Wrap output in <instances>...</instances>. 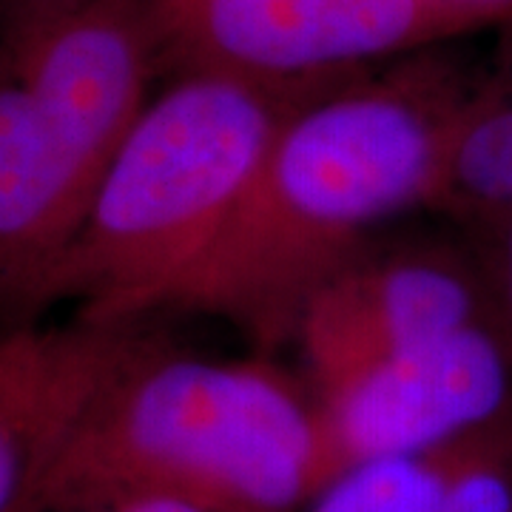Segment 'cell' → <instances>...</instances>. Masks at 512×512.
Returning <instances> with one entry per match:
<instances>
[{
	"label": "cell",
	"instance_id": "1",
	"mask_svg": "<svg viewBox=\"0 0 512 512\" xmlns=\"http://www.w3.org/2000/svg\"><path fill=\"white\" fill-rule=\"evenodd\" d=\"M476 83L436 46L316 86L276 128L174 311L222 319L262 356L293 342L308 302L382 222L439 208Z\"/></svg>",
	"mask_w": 512,
	"mask_h": 512
},
{
	"label": "cell",
	"instance_id": "2",
	"mask_svg": "<svg viewBox=\"0 0 512 512\" xmlns=\"http://www.w3.org/2000/svg\"><path fill=\"white\" fill-rule=\"evenodd\" d=\"M322 487L311 387L268 359H211L154 336L86 410L23 512L137 498L302 512Z\"/></svg>",
	"mask_w": 512,
	"mask_h": 512
},
{
	"label": "cell",
	"instance_id": "3",
	"mask_svg": "<svg viewBox=\"0 0 512 512\" xmlns=\"http://www.w3.org/2000/svg\"><path fill=\"white\" fill-rule=\"evenodd\" d=\"M328 80L168 77L106 168L43 311L74 302L77 319L100 325H143L151 313L174 311L234 217L276 128Z\"/></svg>",
	"mask_w": 512,
	"mask_h": 512
},
{
	"label": "cell",
	"instance_id": "4",
	"mask_svg": "<svg viewBox=\"0 0 512 512\" xmlns=\"http://www.w3.org/2000/svg\"><path fill=\"white\" fill-rule=\"evenodd\" d=\"M163 74L305 83L495 29L450 0H154Z\"/></svg>",
	"mask_w": 512,
	"mask_h": 512
},
{
	"label": "cell",
	"instance_id": "5",
	"mask_svg": "<svg viewBox=\"0 0 512 512\" xmlns=\"http://www.w3.org/2000/svg\"><path fill=\"white\" fill-rule=\"evenodd\" d=\"M313 399L325 484L370 461L433 456L512 419V336L498 311Z\"/></svg>",
	"mask_w": 512,
	"mask_h": 512
},
{
	"label": "cell",
	"instance_id": "6",
	"mask_svg": "<svg viewBox=\"0 0 512 512\" xmlns=\"http://www.w3.org/2000/svg\"><path fill=\"white\" fill-rule=\"evenodd\" d=\"M498 313L481 259L467 242L367 248L308 302L293 336L313 393L367 367Z\"/></svg>",
	"mask_w": 512,
	"mask_h": 512
},
{
	"label": "cell",
	"instance_id": "7",
	"mask_svg": "<svg viewBox=\"0 0 512 512\" xmlns=\"http://www.w3.org/2000/svg\"><path fill=\"white\" fill-rule=\"evenodd\" d=\"M94 188L165 77L154 0H86L0 49Z\"/></svg>",
	"mask_w": 512,
	"mask_h": 512
},
{
	"label": "cell",
	"instance_id": "8",
	"mask_svg": "<svg viewBox=\"0 0 512 512\" xmlns=\"http://www.w3.org/2000/svg\"><path fill=\"white\" fill-rule=\"evenodd\" d=\"M143 325L23 322L0 333V512H23L74 427L154 339Z\"/></svg>",
	"mask_w": 512,
	"mask_h": 512
},
{
	"label": "cell",
	"instance_id": "9",
	"mask_svg": "<svg viewBox=\"0 0 512 512\" xmlns=\"http://www.w3.org/2000/svg\"><path fill=\"white\" fill-rule=\"evenodd\" d=\"M94 183L32 94L0 66V322H37Z\"/></svg>",
	"mask_w": 512,
	"mask_h": 512
},
{
	"label": "cell",
	"instance_id": "10",
	"mask_svg": "<svg viewBox=\"0 0 512 512\" xmlns=\"http://www.w3.org/2000/svg\"><path fill=\"white\" fill-rule=\"evenodd\" d=\"M439 208L453 220L512 211V69L481 77L461 111Z\"/></svg>",
	"mask_w": 512,
	"mask_h": 512
},
{
	"label": "cell",
	"instance_id": "11",
	"mask_svg": "<svg viewBox=\"0 0 512 512\" xmlns=\"http://www.w3.org/2000/svg\"><path fill=\"white\" fill-rule=\"evenodd\" d=\"M444 456L384 458L350 467L302 512H439Z\"/></svg>",
	"mask_w": 512,
	"mask_h": 512
},
{
	"label": "cell",
	"instance_id": "12",
	"mask_svg": "<svg viewBox=\"0 0 512 512\" xmlns=\"http://www.w3.org/2000/svg\"><path fill=\"white\" fill-rule=\"evenodd\" d=\"M439 512H512V419L441 450Z\"/></svg>",
	"mask_w": 512,
	"mask_h": 512
},
{
	"label": "cell",
	"instance_id": "13",
	"mask_svg": "<svg viewBox=\"0 0 512 512\" xmlns=\"http://www.w3.org/2000/svg\"><path fill=\"white\" fill-rule=\"evenodd\" d=\"M493 285L495 305L512 336V211L458 220Z\"/></svg>",
	"mask_w": 512,
	"mask_h": 512
},
{
	"label": "cell",
	"instance_id": "14",
	"mask_svg": "<svg viewBox=\"0 0 512 512\" xmlns=\"http://www.w3.org/2000/svg\"><path fill=\"white\" fill-rule=\"evenodd\" d=\"M83 3L86 0H0V49L32 37Z\"/></svg>",
	"mask_w": 512,
	"mask_h": 512
},
{
	"label": "cell",
	"instance_id": "15",
	"mask_svg": "<svg viewBox=\"0 0 512 512\" xmlns=\"http://www.w3.org/2000/svg\"><path fill=\"white\" fill-rule=\"evenodd\" d=\"M83 512H211L197 504H185V501H168V498H137V501H120L109 507H94Z\"/></svg>",
	"mask_w": 512,
	"mask_h": 512
},
{
	"label": "cell",
	"instance_id": "16",
	"mask_svg": "<svg viewBox=\"0 0 512 512\" xmlns=\"http://www.w3.org/2000/svg\"><path fill=\"white\" fill-rule=\"evenodd\" d=\"M450 3L467 6V9H473L478 15H484L495 29L512 32V0H450Z\"/></svg>",
	"mask_w": 512,
	"mask_h": 512
}]
</instances>
